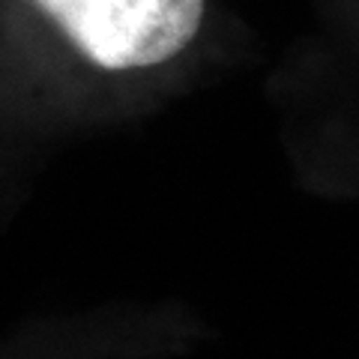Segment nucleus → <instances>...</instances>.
I'll list each match as a JSON object with an SVG mask.
<instances>
[{"instance_id": "nucleus-1", "label": "nucleus", "mask_w": 359, "mask_h": 359, "mask_svg": "<svg viewBox=\"0 0 359 359\" xmlns=\"http://www.w3.org/2000/svg\"><path fill=\"white\" fill-rule=\"evenodd\" d=\"M75 42L111 72L147 69L177 57L204 18V0H36Z\"/></svg>"}]
</instances>
